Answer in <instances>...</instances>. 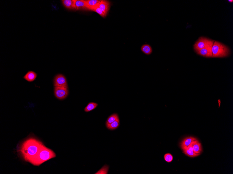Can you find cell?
<instances>
[{
    "mask_svg": "<svg viewBox=\"0 0 233 174\" xmlns=\"http://www.w3.org/2000/svg\"><path fill=\"white\" fill-rule=\"evenodd\" d=\"M189 145L193 148L194 152L195 153L200 154L202 151V148L201 143L197 139L192 141Z\"/></svg>",
    "mask_w": 233,
    "mask_h": 174,
    "instance_id": "9c48e42d",
    "label": "cell"
},
{
    "mask_svg": "<svg viewBox=\"0 0 233 174\" xmlns=\"http://www.w3.org/2000/svg\"><path fill=\"white\" fill-rule=\"evenodd\" d=\"M69 91L67 88L55 86L54 87V94L55 97L60 100H64L69 95Z\"/></svg>",
    "mask_w": 233,
    "mask_h": 174,
    "instance_id": "277c9868",
    "label": "cell"
},
{
    "mask_svg": "<svg viewBox=\"0 0 233 174\" xmlns=\"http://www.w3.org/2000/svg\"><path fill=\"white\" fill-rule=\"evenodd\" d=\"M91 11L95 12L97 13L100 16H101L102 17H106V16L105 15V14L102 11V10L100 9L99 7H98H98L94 8V9L91 10Z\"/></svg>",
    "mask_w": 233,
    "mask_h": 174,
    "instance_id": "ffe728a7",
    "label": "cell"
},
{
    "mask_svg": "<svg viewBox=\"0 0 233 174\" xmlns=\"http://www.w3.org/2000/svg\"><path fill=\"white\" fill-rule=\"evenodd\" d=\"M75 6V10H87L86 1L85 0H76Z\"/></svg>",
    "mask_w": 233,
    "mask_h": 174,
    "instance_id": "4fadbf2b",
    "label": "cell"
},
{
    "mask_svg": "<svg viewBox=\"0 0 233 174\" xmlns=\"http://www.w3.org/2000/svg\"><path fill=\"white\" fill-rule=\"evenodd\" d=\"M183 153L187 155V156L190 157H195L199 156L200 154L195 153L193 151L191 150V149L186 147L182 149Z\"/></svg>",
    "mask_w": 233,
    "mask_h": 174,
    "instance_id": "9a60e30c",
    "label": "cell"
},
{
    "mask_svg": "<svg viewBox=\"0 0 233 174\" xmlns=\"http://www.w3.org/2000/svg\"><path fill=\"white\" fill-rule=\"evenodd\" d=\"M56 157V153L44 145L35 156L29 163L35 166H39L45 162Z\"/></svg>",
    "mask_w": 233,
    "mask_h": 174,
    "instance_id": "7a4b0ae2",
    "label": "cell"
},
{
    "mask_svg": "<svg viewBox=\"0 0 233 174\" xmlns=\"http://www.w3.org/2000/svg\"><path fill=\"white\" fill-rule=\"evenodd\" d=\"M107 128L110 130H115L118 128L120 125L119 120H116L110 124H106Z\"/></svg>",
    "mask_w": 233,
    "mask_h": 174,
    "instance_id": "e0dca14e",
    "label": "cell"
},
{
    "mask_svg": "<svg viewBox=\"0 0 233 174\" xmlns=\"http://www.w3.org/2000/svg\"><path fill=\"white\" fill-rule=\"evenodd\" d=\"M37 76V75L36 73L32 71H29L26 74L24 77V79L27 81L28 82H33Z\"/></svg>",
    "mask_w": 233,
    "mask_h": 174,
    "instance_id": "5bb4252c",
    "label": "cell"
},
{
    "mask_svg": "<svg viewBox=\"0 0 233 174\" xmlns=\"http://www.w3.org/2000/svg\"><path fill=\"white\" fill-rule=\"evenodd\" d=\"M109 169V167L108 166L105 165L102 168L98 171L97 173H96L95 174H107L108 171Z\"/></svg>",
    "mask_w": 233,
    "mask_h": 174,
    "instance_id": "7402d4cb",
    "label": "cell"
},
{
    "mask_svg": "<svg viewBox=\"0 0 233 174\" xmlns=\"http://www.w3.org/2000/svg\"><path fill=\"white\" fill-rule=\"evenodd\" d=\"M211 40L208 38L201 37L199 38L195 44H194V48L195 51L197 52L199 50L207 46Z\"/></svg>",
    "mask_w": 233,
    "mask_h": 174,
    "instance_id": "8992f818",
    "label": "cell"
},
{
    "mask_svg": "<svg viewBox=\"0 0 233 174\" xmlns=\"http://www.w3.org/2000/svg\"><path fill=\"white\" fill-rule=\"evenodd\" d=\"M119 120V117L118 115L116 113H114L113 114L110 115L108 118L107 122L106 123V125L111 124V123L116 120Z\"/></svg>",
    "mask_w": 233,
    "mask_h": 174,
    "instance_id": "ac0fdd59",
    "label": "cell"
},
{
    "mask_svg": "<svg viewBox=\"0 0 233 174\" xmlns=\"http://www.w3.org/2000/svg\"><path fill=\"white\" fill-rule=\"evenodd\" d=\"M98 7L102 10L106 16L110 9V2L108 1L102 0L98 5Z\"/></svg>",
    "mask_w": 233,
    "mask_h": 174,
    "instance_id": "ba28073f",
    "label": "cell"
},
{
    "mask_svg": "<svg viewBox=\"0 0 233 174\" xmlns=\"http://www.w3.org/2000/svg\"><path fill=\"white\" fill-rule=\"evenodd\" d=\"M76 0H63L62 3L66 9L70 10H75V3Z\"/></svg>",
    "mask_w": 233,
    "mask_h": 174,
    "instance_id": "7c38bea8",
    "label": "cell"
},
{
    "mask_svg": "<svg viewBox=\"0 0 233 174\" xmlns=\"http://www.w3.org/2000/svg\"><path fill=\"white\" fill-rule=\"evenodd\" d=\"M197 138L193 137H189L184 139L181 143L180 146L182 149L187 147L192 141L197 140Z\"/></svg>",
    "mask_w": 233,
    "mask_h": 174,
    "instance_id": "30bf717a",
    "label": "cell"
},
{
    "mask_svg": "<svg viewBox=\"0 0 233 174\" xmlns=\"http://www.w3.org/2000/svg\"><path fill=\"white\" fill-rule=\"evenodd\" d=\"M101 0H86L87 9L91 11L98 7Z\"/></svg>",
    "mask_w": 233,
    "mask_h": 174,
    "instance_id": "8fae6325",
    "label": "cell"
},
{
    "mask_svg": "<svg viewBox=\"0 0 233 174\" xmlns=\"http://www.w3.org/2000/svg\"><path fill=\"white\" fill-rule=\"evenodd\" d=\"M214 40H211V41L206 47L203 48L197 52L198 55L202 56L207 58H212V48L213 46Z\"/></svg>",
    "mask_w": 233,
    "mask_h": 174,
    "instance_id": "5b68a950",
    "label": "cell"
},
{
    "mask_svg": "<svg viewBox=\"0 0 233 174\" xmlns=\"http://www.w3.org/2000/svg\"><path fill=\"white\" fill-rule=\"evenodd\" d=\"M164 159L167 162L170 163L173 161V157L171 154L167 153L164 155Z\"/></svg>",
    "mask_w": 233,
    "mask_h": 174,
    "instance_id": "44dd1931",
    "label": "cell"
},
{
    "mask_svg": "<svg viewBox=\"0 0 233 174\" xmlns=\"http://www.w3.org/2000/svg\"><path fill=\"white\" fill-rule=\"evenodd\" d=\"M228 1L231 3H232L233 2V0H229Z\"/></svg>",
    "mask_w": 233,
    "mask_h": 174,
    "instance_id": "603a6c76",
    "label": "cell"
},
{
    "mask_svg": "<svg viewBox=\"0 0 233 174\" xmlns=\"http://www.w3.org/2000/svg\"><path fill=\"white\" fill-rule=\"evenodd\" d=\"M44 145L41 141L35 138L29 137L19 146L18 152L24 161L29 162Z\"/></svg>",
    "mask_w": 233,
    "mask_h": 174,
    "instance_id": "6da1fadb",
    "label": "cell"
},
{
    "mask_svg": "<svg viewBox=\"0 0 233 174\" xmlns=\"http://www.w3.org/2000/svg\"><path fill=\"white\" fill-rule=\"evenodd\" d=\"M54 86L68 88L67 80L65 77L62 74H59L55 77Z\"/></svg>",
    "mask_w": 233,
    "mask_h": 174,
    "instance_id": "52a82bcc",
    "label": "cell"
},
{
    "mask_svg": "<svg viewBox=\"0 0 233 174\" xmlns=\"http://www.w3.org/2000/svg\"><path fill=\"white\" fill-rule=\"evenodd\" d=\"M141 49L143 52L147 55H150L153 51L152 47L148 44H144L141 47Z\"/></svg>",
    "mask_w": 233,
    "mask_h": 174,
    "instance_id": "2e32d148",
    "label": "cell"
},
{
    "mask_svg": "<svg viewBox=\"0 0 233 174\" xmlns=\"http://www.w3.org/2000/svg\"><path fill=\"white\" fill-rule=\"evenodd\" d=\"M212 58H224L229 55L230 50L224 44L215 41L212 48Z\"/></svg>",
    "mask_w": 233,
    "mask_h": 174,
    "instance_id": "3957f363",
    "label": "cell"
},
{
    "mask_svg": "<svg viewBox=\"0 0 233 174\" xmlns=\"http://www.w3.org/2000/svg\"><path fill=\"white\" fill-rule=\"evenodd\" d=\"M98 106L97 103L93 102L89 103L85 108V112H88L92 111Z\"/></svg>",
    "mask_w": 233,
    "mask_h": 174,
    "instance_id": "d6986e66",
    "label": "cell"
}]
</instances>
